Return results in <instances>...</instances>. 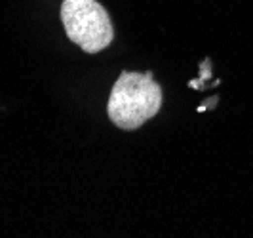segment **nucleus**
Segmentation results:
<instances>
[{"label":"nucleus","mask_w":253,"mask_h":238,"mask_svg":"<svg viewBox=\"0 0 253 238\" xmlns=\"http://www.w3.org/2000/svg\"><path fill=\"white\" fill-rule=\"evenodd\" d=\"M162 107V88L154 82L151 71L129 73L124 71L114 82L107 113L120 130H137L151 120Z\"/></svg>","instance_id":"f257e3e1"},{"label":"nucleus","mask_w":253,"mask_h":238,"mask_svg":"<svg viewBox=\"0 0 253 238\" xmlns=\"http://www.w3.org/2000/svg\"><path fill=\"white\" fill-rule=\"evenodd\" d=\"M61 21L71 42L78 44L86 53H97L113 42L111 17L95 0H63Z\"/></svg>","instance_id":"f03ea898"}]
</instances>
